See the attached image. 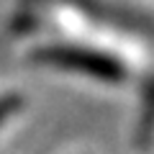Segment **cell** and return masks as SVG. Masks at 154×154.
Segmentation results:
<instances>
[{
    "mask_svg": "<svg viewBox=\"0 0 154 154\" xmlns=\"http://www.w3.org/2000/svg\"><path fill=\"white\" fill-rule=\"evenodd\" d=\"M31 62L46 67H59V69L80 72V75L95 77L100 82L118 85L128 77V69L118 57L100 49H90L82 44H46L31 51Z\"/></svg>",
    "mask_w": 154,
    "mask_h": 154,
    "instance_id": "cell-1",
    "label": "cell"
},
{
    "mask_svg": "<svg viewBox=\"0 0 154 154\" xmlns=\"http://www.w3.org/2000/svg\"><path fill=\"white\" fill-rule=\"evenodd\" d=\"M59 3H67V5H75L77 11H82L85 16L95 18V21L100 23H118V26H136V16H128V13H121L116 11V8L105 5V3H100V0H59Z\"/></svg>",
    "mask_w": 154,
    "mask_h": 154,
    "instance_id": "cell-2",
    "label": "cell"
},
{
    "mask_svg": "<svg viewBox=\"0 0 154 154\" xmlns=\"http://www.w3.org/2000/svg\"><path fill=\"white\" fill-rule=\"evenodd\" d=\"M11 26H13V31H16V33H31L33 28L38 26V16H36V11H28V8L18 11L16 18L11 21Z\"/></svg>",
    "mask_w": 154,
    "mask_h": 154,
    "instance_id": "cell-3",
    "label": "cell"
},
{
    "mask_svg": "<svg viewBox=\"0 0 154 154\" xmlns=\"http://www.w3.org/2000/svg\"><path fill=\"white\" fill-rule=\"evenodd\" d=\"M23 105V98L18 93H5V95H0V123L8 121L11 116H16L18 110H21Z\"/></svg>",
    "mask_w": 154,
    "mask_h": 154,
    "instance_id": "cell-4",
    "label": "cell"
}]
</instances>
